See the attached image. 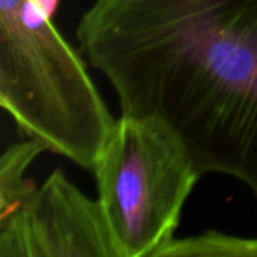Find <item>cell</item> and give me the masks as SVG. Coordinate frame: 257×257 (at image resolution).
<instances>
[{"instance_id":"obj_5","label":"cell","mask_w":257,"mask_h":257,"mask_svg":"<svg viewBox=\"0 0 257 257\" xmlns=\"http://www.w3.org/2000/svg\"><path fill=\"white\" fill-rule=\"evenodd\" d=\"M47 148L35 140L14 143L0 157V218L11 214L36 188L26 179V170L30 163Z\"/></svg>"},{"instance_id":"obj_4","label":"cell","mask_w":257,"mask_h":257,"mask_svg":"<svg viewBox=\"0 0 257 257\" xmlns=\"http://www.w3.org/2000/svg\"><path fill=\"white\" fill-rule=\"evenodd\" d=\"M0 257H117L101 205L60 169L0 218Z\"/></svg>"},{"instance_id":"obj_2","label":"cell","mask_w":257,"mask_h":257,"mask_svg":"<svg viewBox=\"0 0 257 257\" xmlns=\"http://www.w3.org/2000/svg\"><path fill=\"white\" fill-rule=\"evenodd\" d=\"M0 105L27 137L90 170L116 122L35 0H0Z\"/></svg>"},{"instance_id":"obj_1","label":"cell","mask_w":257,"mask_h":257,"mask_svg":"<svg viewBox=\"0 0 257 257\" xmlns=\"http://www.w3.org/2000/svg\"><path fill=\"white\" fill-rule=\"evenodd\" d=\"M75 36L122 114L257 197V0H93Z\"/></svg>"},{"instance_id":"obj_6","label":"cell","mask_w":257,"mask_h":257,"mask_svg":"<svg viewBox=\"0 0 257 257\" xmlns=\"http://www.w3.org/2000/svg\"><path fill=\"white\" fill-rule=\"evenodd\" d=\"M257 257V238H241L221 232H205L196 236L173 238L155 257Z\"/></svg>"},{"instance_id":"obj_3","label":"cell","mask_w":257,"mask_h":257,"mask_svg":"<svg viewBox=\"0 0 257 257\" xmlns=\"http://www.w3.org/2000/svg\"><path fill=\"white\" fill-rule=\"evenodd\" d=\"M93 173L117 257H155L202 176L160 123L128 114L116 119Z\"/></svg>"}]
</instances>
